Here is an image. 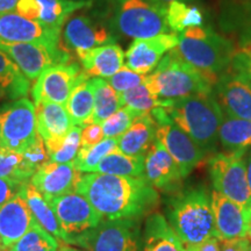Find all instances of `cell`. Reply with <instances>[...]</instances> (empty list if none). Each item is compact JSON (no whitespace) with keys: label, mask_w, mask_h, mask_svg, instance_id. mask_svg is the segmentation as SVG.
Wrapping results in <instances>:
<instances>
[{"label":"cell","mask_w":251,"mask_h":251,"mask_svg":"<svg viewBox=\"0 0 251 251\" xmlns=\"http://www.w3.org/2000/svg\"><path fill=\"white\" fill-rule=\"evenodd\" d=\"M106 220H141L158 207V191L146 177H119L99 172L81 175L76 191Z\"/></svg>","instance_id":"cell-1"},{"label":"cell","mask_w":251,"mask_h":251,"mask_svg":"<svg viewBox=\"0 0 251 251\" xmlns=\"http://www.w3.org/2000/svg\"><path fill=\"white\" fill-rule=\"evenodd\" d=\"M164 109L171 121L203 151H214L219 142V129L224 120V112L213 91L171 100L170 105Z\"/></svg>","instance_id":"cell-2"},{"label":"cell","mask_w":251,"mask_h":251,"mask_svg":"<svg viewBox=\"0 0 251 251\" xmlns=\"http://www.w3.org/2000/svg\"><path fill=\"white\" fill-rule=\"evenodd\" d=\"M168 222L184 244L197 246L216 236L211 196L203 187L171 194L166 203Z\"/></svg>","instance_id":"cell-3"},{"label":"cell","mask_w":251,"mask_h":251,"mask_svg":"<svg viewBox=\"0 0 251 251\" xmlns=\"http://www.w3.org/2000/svg\"><path fill=\"white\" fill-rule=\"evenodd\" d=\"M175 49L212 85L231 64L235 54L230 41L206 27L184 30Z\"/></svg>","instance_id":"cell-4"},{"label":"cell","mask_w":251,"mask_h":251,"mask_svg":"<svg viewBox=\"0 0 251 251\" xmlns=\"http://www.w3.org/2000/svg\"><path fill=\"white\" fill-rule=\"evenodd\" d=\"M144 84L150 92L165 100H175L212 91V84L188 64L176 49L161 59L155 71L147 75Z\"/></svg>","instance_id":"cell-5"},{"label":"cell","mask_w":251,"mask_h":251,"mask_svg":"<svg viewBox=\"0 0 251 251\" xmlns=\"http://www.w3.org/2000/svg\"><path fill=\"white\" fill-rule=\"evenodd\" d=\"M166 9L168 6L156 0H117L114 25L125 36L150 39L169 33Z\"/></svg>","instance_id":"cell-6"},{"label":"cell","mask_w":251,"mask_h":251,"mask_svg":"<svg viewBox=\"0 0 251 251\" xmlns=\"http://www.w3.org/2000/svg\"><path fill=\"white\" fill-rule=\"evenodd\" d=\"M248 149L228 150L212 156L208 172L213 187L219 193L251 212V191L247 177Z\"/></svg>","instance_id":"cell-7"},{"label":"cell","mask_w":251,"mask_h":251,"mask_svg":"<svg viewBox=\"0 0 251 251\" xmlns=\"http://www.w3.org/2000/svg\"><path fill=\"white\" fill-rule=\"evenodd\" d=\"M141 220H105L98 227L72 235L71 244L89 251H142Z\"/></svg>","instance_id":"cell-8"},{"label":"cell","mask_w":251,"mask_h":251,"mask_svg":"<svg viewBox=\"0 0 251 251\" xmlns=\"http://www.w3.org/2000/svg\"><path fill=\"white\" fill-rule=\"evenodd\" d=\"M37 135L35 105L20 98L0 107V148L23 153Z\"/></svg>","instance_id":"cell-9"},{"label":"cell","mask_w":251,"mask_h":251,"mask_svg":"<svg viewBox=\"0 0 251 251\" xmlns=\"http://www.w3.org/2000/svg\"><path fill=\"white\" fill-rule=\"evenodd\" d=\"M150 114L156 121V140L179 166L183 178H186L202 161L206 152L171 121L164 107L155 108Z\"/></svg>","instance_id":"cell-10"},{"label":"cell","mask_w":251,"mask_h":251,"mask_svg":"<svg viewBox=\"0 0 251 251\" xmlns=\"http://www.w3.org/2000/svg\"><path fill=\"white\" fill-rule=\"evenodd\" d=\"M0 50L8 55L29 80L37 79L48 68L70 62L69 51L59 46L0 41Z\"/></svg>","instance_id":"cell-11"},{"label":"cell","mask_w":251,"mask_h":251,"mask_svg":"<svg viewBox=\"0 0 251 251\" xmlns=\"http://www.w3.org/2000/svg\"><path fill=\"white\" fill-rule=\"evenodd\" d=\"M50 202L62 229L70 236L98 227L103 220L89 200L77 192L64 194Z\"/></svg>","instance_id":"cell-12"},{"label":"cell","mask_w":251,"mask_h":251,"mask_svg":"<svg viewBox=\"0 0 251 251\" xmlns=\"http://www.w3.org/2000/svg\"><path fill=\"white\" fill-rule=\"evenodd\" d=\"M61 29L30 20L17 12L0 13V41L59 46Z\"/></svg>","instance_id":"cell-13"},{"label":"cell","mask_w":251,"mask_h":251,"mask_svg":"<svg viewBox=\"0 0 251 251\" xmlns=\"http://www.w3.org/2000/svg\"><path fill=\"white\" fill-rule=\"evenodd\" d=\"M80 74L79 65L74 63H64L48 68L40 75L31 89L34 101L65 105Z\"/></svg>","instance_id":"cell-14"},{"label":"cell","mask_w":251,"mask_h":251,"mask_svg":"<svg viewBox=\"0 0 251 251\" xmlns=\"http://www.w3.org/2000/svg\"><path fill=\"white\" fill-rule=\"evenodd\" d=\"M215 98L227 117L251 121V81L237 72H224L215 83Z\"/></svg>","instance_id":"cell-15"},{"label":"cell","mask_w":251,"mask_h":251,"mask_svg":"<svg viewBox=\"0 0 251 251\" xmlns=\"http://www.w3.org/2000/svg\"><path fill=\"white\" fill-rule=\"evenodd\" d=\"M144 177L157 191L168 194L180 191L184 179L179 166L157 140L144 156Z\"/></svg>","instance_id":"cell-16"},{"label":"cell","mask_w":251,"mask_h":251,"mask_svg":"<svg viewBox=\"0 0 251 251\" xmlns=\"http://www.w3.org/2000/svg\"><path fill=\"white\" fill-rule=\"evenodd\" d=\"M209 196L216 236L221 241L248 237L251 212L242 208L215 190L212 191Z\"/></svg>","instance_id":"cell-17"},{"label":"cell","mask_w":251,"mask_h":251,"mask_svg":"<svg viewBox=\"0 0 251 251\" xmlns=\"http://www.w3.org/2000/svg\"><path fill=\"white\" fill-rule=\"evenodd\" d=\"M179 41L177 33H165L150 39H139L131 43L125 57L127 67L141 75H148L156 69L165 52L175 49Z\"/></svg>","instance_id":"cell-18"},{"label":"cell","mask_w":251,"mask_h":251,"mask_svg":"<svg viewBox=\"0 0 251 251\" xmlns=\"http://www.w3.org/2000/svg\"><path fill=\"white\" fill-rule=\"evenodd\" d=\"M81 172L75 168L74 163L48 162L41 166L33 177L30 184L49 201L64 194L75 192Z\"/></svg>","instance_id":"cell-19"},{"label":"cell","mask_w":251,"mask_h":251,"mask_svg":"<svg viewBox=\"0 0 251 251\" xmlns=\"http://www.w3.org/2000/svg\"><path fill=\"white\" fill-rule=\"evenodd\" d=\"M63 39L65 46L71 51H75L78 58L87 50L108 45L114 41V37L102 25L86 15H77L68 20L63 31Z\"/></svg>","instance_id":"cell-20"},{"label":"cell","mask_w":251,"mask_h":251,"mask_svg":"<svg viewBox=\"0 0 251 251\" xmlns=\"http://www.w3.org/2000/svg\"><path fill=\"white\" fill-rule=\"evenodd\" d=\"M37 133L45 141L48 153L54 151L75 127L64 105L56 102H35Z\"/></svg>","instance_id":"cell-21"},{"label":"cell","mask_w":251,"mask_h":251,"mask_svg":"<svg viewBox=\"0 0 251 251\" xmlns=\"http://www.w3.org/2000/svg\"><path fill=\"white\" fill-rule=\"evenodd\" d=\"M90 5V1L72 0H19L14 12L48 27L61 29L74 12Z\"/></svg>","instance_id":"cell-22"},{"label":"cell","mask_w":251,"mask_h":251,"mask_svg":"<svg viewBox=\"0 0 251 251\" xmlns=\"http://www.w3.org/2000/svg\"><path fill=\"white\" fill-rule=\"evenodd\" d=\"M25 190L26 187L0 207V238L5 249L17 243L36 224L27 203Z\"/></svg>","instance_id":"cell-23"},{"label":"cell","mask_w":251,"mask_h":251,"mask_svg":"<svg viewBox=\"0 0 251 251\" xmlns=\"http://www.w3.org/2000/svg\"><path fill=\"white\" fill-rule=\"evenodd\" d=\"M79 61L87 77L107 79L125 65V52L115 43H108L87 50Z\"/></svg>","instance_id":"cell-24"},{"label":"cell","mask_w":251,"mask_h":251,"mask_svg":"<svg viewBox=\"0 0 251 251\" xmlns=\"http://www.w3.org/2000/svg\"><path fill=\"white\" fill-rule=\"evenodd\" d=\"M183 246L164 215L151 213L147 218L142 231V251H180Z\"/></svg>","instance_id":"cell-25"},{"label":"cell","mask_w":251,"mask_h":251,"mask_svg":"<svg viewBox=\"0 0 251 251\" xmlns=\"http://www.w3.org/2000/svg\"><path fill=\"white\" fill-rule=\"evenodd\" d=\"M156 140V121L152 115H141L118 139V149L126 155L144 157Z\"/></svg>","instance_id":"cell-26"},{"label":"cell","mask_w":251,"mask_h":251,"mask_svg":"<svg viewBox=\"0 0 251 251\" xmlns=\"http://www.w3.org/2000/svg\"><path fill=\"white\" fill-rule=\"evenodd\" d=\"M25 193H26L28 206H29L37 224L49 234H51L52 236L59 238L63 242L71 244V236L64 233V230L62 229L57 216H56L54 207L51 206V202L48 199H46L29 181L26 185Z\"/></svg>","instance_id":"cell-27"},{"label":"cell","mask_w":251,"mask_h":251,"mask_svg":"<svg viewBox=\"0 0 251 251\" xmlns=\"http://www.w3.org/2000/svg\"><path fill=\"white\" fill-rule=\"evenodd\" d=\"M64 106L75 126L83 127L90 124L94 108L93 85L92 79L84 72H81L78 77L74 90Z\"/></svg>","instance_id":"cell-28"},{"label":"cell","mask_w":251,"mask_h":251,"mask_svg":"<svg viewBox=\"0 0 251 251\" xmlns=\"http://www.w3.org/2000/svg\"><path fill=\"white\" fill-rule=\"evenodd\" d=\"M97 172L119 177H144V157L126 155L115 149L103 157L98 164Z\"/></svg>","instance_id":"cell-29"},{"label":"cell","mask_w":251,"mask_h":251,"mask_svg":"<svg viewBox=\"0 0 251 251\" xmlns=\"http://www.w3.org/2000/svg\"><path fill=\"white\" fill-rule=\"evenodd\" d=\"M93 85L94 108L90 124L101 125L121 108L119 93L103 78H91ZM89 124V125H90Z\"/></svg>","instance_id":"cell-30"},{"label":"cell","mask_w":251,"mask_h":251,"mask_svg":"<svg viewBox=\"0 0 251 251\" xmlns=\"http://www.w3.org/2000/svg\"><path fill=\"white\" fill-rule=\"evenodd\" d=\"M29 79L7 54L0 50V90L9 99H20L29 91Z\"/></svg>","instance_id":"cell-31"},{"label":"cell","mask_w":251,"mask_h":251,"mask_svg":"<svg viewBox=\"0 0 251 251\" xmlns=\"http://www.w3.org/2000/svg\"><path fill=\"white\" fill-rule=\"evenodd\" d=\"M219 141L227 150L248 149L251 147V121L226 115L220 126Z\"/></svg>","instance_id":"cell-32"},{"label":"cell","mask_w":251,"mask_h":251,"mask_svg":"<svg viewBox=\"0 0 251 251\" xmlns=\"http://www.w3.org/2000/svg\"><path fill=\"white\" fill-rule=\"evenodd\" d=\"M119 99H120L121 107L126 106L139 114H148L158 107L165 108L171 102V100L161 99L152 94L144 83L124 93H119Z\"/></svg>","instance_id":"cell-33"},{"label":"cell","mask_w":251,"mask_h":251,"mask_svg":"<svg viewBox=\"0 0 251 251\" xmlns=\"http://www.w3.org/2000/svg\"><path fill=\"white\" fill-rule=\"evenodd\" d=\"M202 12L197 6H187L184 1H172L166 9V24L174 33H183L193 27H201Z\"/></svg>","instance_id":"cell-34"},{"label":"cell","mask_w":251,"mask_h":251,"mask_svg":"<svg viewBox=\"0 0 251 251\" xmlns=\"http://www.w3.org/2000/svg\"><path fill=\"white\" fill-rule=\"evenodd\" d=\"M118 149V139H103L101 142L87 148H80L76 158L72 161L75 168L80 172H97L98 164L109 152Z\"/></svg>","instance_id":"cell-35"},{"label":"cell","mask_w":251,"mask_h":251,"mask_svg":"<svg viewBox=\"0 0 251 251\" xmlns=\"http://www.w3.org/2000/svg\"><path fill=\"white\" fill-rule=\"evenodd\" d=\"M35 172L28 164L24 153L0 148V177L28 183Z\"/></svg>","instance_id":"cell-36"},{"label":"cell","mask_w":251,"mask_h":251,"mask_svg":"<svg viewBox=\"0 0 251 251\" xmlns=\"http://www.w3.org/2000/svg\"><path fill=\"white\" fill-rule=\"evenodd\" d=\"M59 242L55 236L49 234L41 226L34 225L17 243L13 244L11 251H57Z\"/></svg>","instance_id":"cell-37"},{"label":"cell","mask_w":251,"mask_h":251,"mask_svg":"<svg viewBox=\"0 0 251 251\" xmlns=\"http://www.w3.org/2000/svg\"><path fill=\"white\" fill-rule=\"evenodd\" d=\"M141 115L143 114H139L133 109L122 106L120 109H118L114 114L101 124L105 139H119L122 134L129 129L130 126Z\"/></svg>","instance_id":"cell-38"},{"label":"cell","mask_w":251,"mask_h":251,"mask_svg":"<svg viewBox=\"0 0 251 251\" xmlns=\"http://www.w3.org/2000/svg\"><path fill=\"white\" fill-rule=\"evenodd\" d=\"M80 130L81 127L75 126L57 148L49 152V162L70 163L74 161L80 149Z\"/></svg>","instance_id":"cell-39"},{"label":"cell","mask_w":251,"mask_h":251,"mask_svg":"<svg viewBox=\"0 0 251 251\" xmlns=\"http://www.w3.org/2000/svg\"><path fill=\"white\" fill-rule=\"evenodd\" d=\"M147 75H141L131 70L127 65H124L117 74L113 75L112 77L107 78L108 84L118 93H124L126 91L134 89V87L141 85L144 83Z\"/></svg>","instance_id":"cell-40"},{"label":"cell","mask_w":251,"mask_h":251,"mask_svg":"<svg viewBox=\"0 0 251 251\" xmlns=\"http://www.w3.org/2000/svg\"><path fill=\"white\" fill-rule=\"evenodd\" d=\"M23 153L25 158L27 159L28 164L35 171L39 170L41 166H43L46 163L49 162L48 150H47L45 141L40 136L39 133H37L33 143Z\"/></svg>","instance_id":"cell-41"},{"label":"cell","mask_w":251,"mask_h":251,"mask_svg":"<svg viewBox=\"0 0 251 251\" xmlns=\"http://www.w3.org/2000/svg\"><path fill=\"white\" fill-rule=\"evenodd\" d=\"M26 185L27 183L25 181L13 179V178L0 177V207L13 199L18 193H20L26 187Z\"/></svg>","instance_id":"cell-42"},{"label":"cell","mask_w":251,"mask_h":251,"mask_svg":"<svg viewBox=\"0 0 251 251\" xmlns=\"http://www.w3.org/2000/svg\"><path fill=\"white\" fill-rule=\"evenodd\" d=\"M105 139L101 125L90 124L83 126L80 130V148H87L101 142Z\"/></svg>","instance_id":"cell-43"},{"label":"cell","mask_w":251,"mask_h":251,"mask_svg":"<svg viewBox=\"0 0 251 251\" xmlns=\"http://www.w3.org/2000/svg\"><path fill=\"white\" fill-rule=\"evenodd\" d=\"M231 64L235 72L242 75L251 81V47H247L235 52Z\"/></svg>","instance_id":"cell-44"},{"label":"cell","mask_w":251,"mask_h":251,"mask_svg":"<svg viewBox=\"0 0 251 251\" xmlns=\"http://www.w3.org/2000/svg\"><path fill=\"white\" fill-rule=\"evenodd\" d=\"M250 248L251 243L248 237L221 241V251H249Z\"/></svg>","instance_id":"cell-45"},{"label":"cell","mask_w":251,"mask_h":251,"mask_svg":"<svg viewBox=\"0 0 251 251\" xmlns=\"http://www.w3.org/2000/svg\"><path fill=\"white\" fill-rule=\"evenodd\" d=\"M194 251H221V240L218 236L209 237L205 242L194 246Z\"/></svg>","instance_id":"cell-46"},{"label":"cell","mask_w":251,"mask_h":251,"mask_svg":"<svg viewBox=\"0 0 251 251\" xmlns=\"http://www.w3.org/2000/svg\"><path fill=\"white\" fill-rule=\"evenodd\" d=\"M19 0H0V13L14 12Z\"/></svg>","instance_id":"cell-47"},{"label":"cell","mask_w":251,"mask_h":251,"mask_svg":"<svg viewBox=\"0 0 251 251\" xmlns=\"http://www.w3.org/2000/svg\"><path fill=\"white\" fill-rule=\"evenodd\" d=\"M247 177H248V183H249V187L251 191V152L247 162Z\"/></svg>","instance_id":"cell-48"},{"label":"cell","mask_w":251,"mask_h":251,"mask_svg":"<svg viewBox=\"0 0 251 251\" xmlns=\"http://www.w3.org/2000/svg\"><path fill=\"white\" fill-rule=\"evenodd\" d=\"M57 251H81V250H78V249H75V248H71V247H68V246H64V244H59V248Z\"/></svg>","instance_id":"cell-49"},{"label":"cell","mask_w":251,"mask_h":251,"mask_svg":"<svg viewBox=\"0 0 251 251\" xmlns=\"http://www.w3.org/2000/svg\"><path fill=\"white\" fill-rule=\"evenodd\" d=\"M180 251H194V246H192V244H184Z\"/></svg>","instance_id":"cell-50"},{"label":"cell","mask_w":251,"mask_h":251,"mask_svg":"<svg viewBox=\"0 0 251 251\" xmlns=\"http://www.w3.org/2000/svg\"><path fill=\"white\" fill-rule=\"evenodd\" d=\"M156 1L162 2V4H170L172 1H187V0H156Z\"/></svg>","instance_id":"cell-51"},{"label":"cell","mask_w":251,"mask_h":251,"mask_svg":"<svg viewBox=\"0 0 251 251\" xmlns=\"http://www.w3.org/2000/svg\"><path fill=\"white\" fill-rule=\"evenodd\" d=\"M248 237L251 238V220H250V228H249V233H248Z\"/></svg>","instance_id":"cell-52"},{"label":"cell","mask_w":251,"mask_h":251,"mask_svg":"<svg viewBox=\"0 0 251 251\" xmlns=\"http://www.w3.org/2000/svg\"><path fill=\"white\" fill-rule=\"evenodd\" d=\"M4 97H5V93L2 92L1 90H0V99H1V98H4Z\"/></svg>","instance_id":"cell-53"},{"label":"cell","mask_w":251,"mask_h":251,"mask_svg":"<svg viewBox=\"0 0 251 251\" xmlns=\"http://www.w3.org/2000/svg\"><path fill=\"white\" fill-rule=\"evenodd\" d=\"M4 249V247H2V243H1V238H0V251Z\"/></svg>","instance_id":"cell-54"},{"label":"cell","mask_w":251,"mask_h":251,"mask_svg":"<svg viewBox=\"0 0 251 251\" xmlns=\"http://www.w3.org/2000/svg\"><path fill=\"white\" fill-rule=\"evenodd\" d=\"M72 1H86V0H72Z\"/></svg>","instance_id":"cell-55"},{"label":"cell","mask_w":251,"mask_h":251,"mask_svg":"<svg viewBox=\"0 0 251 251\" xmlns=\"http://www.w3.org/2000/svg\"><path fill=\"white\" fill-rule=\"evenodd\" d=\"M1 251H11V250H9V249H5V248H4V249H2Z\"/></svg>","instance_id":"cell-56"},{"label":"cell","mask_w":251,"mask_h":251,"mask_svg":"<svg viewBox=\"0 0 251 251\" xmlns=\"http://www.w3.org/2000/svg\"><path fill=\"white\" fill-rule=\"evenodd\" d=\"M249 251H251V248H250V250H249Z\"/></svg>","instance_id":"cell-57"}]
</instances>
